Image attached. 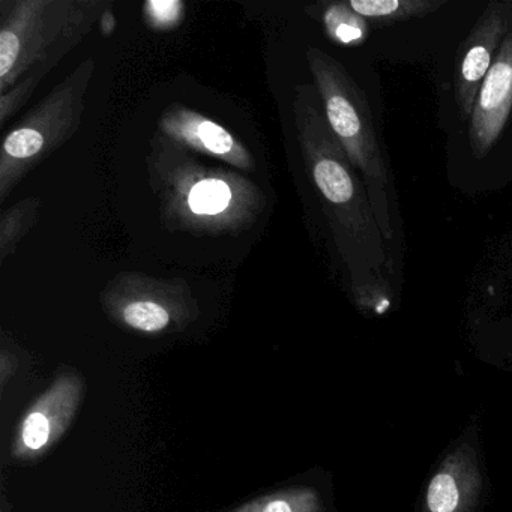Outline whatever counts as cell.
<instances>
[{"label":"cell","mask_w":512,"mask_h":512,"mask_svg":"<svg viewBox=\"0 0 512 512\" xmlns=\"http://www.w3.org/2000/svg\"><path fill=\"white\" fill-rule=\"evenodd\" d=\"M293 116L302 160L322 199L338 253L352 277V287L379 278L386 265V241L377 226L364 182L332 133L314 86H296Z\"/></svg>","instance_id":"6da1fadb"},{"label":"cell","mask_w":512,"mask_h":512,"mask_svg":"<svg viewBox=\"0 0 512 512\" xmlns=\"http://www.w3.org/2000/svg\"><path fill=\"white\" fill-rule=\"evenodd\" d=\"M146 166L161 220L172 232L236 235L251 229L265 212L266 196L254 182L232 170L205 166L158 131Z\"/></svg>","instance_id":"7a4b0ae2"},{"label":"cell","mask_w":512,"mask_h":512,"mask_svg":"<svg viewBox=\"0 0 512 512\" xmlns=\"http://www.w3.org/2000/svg\"><path fill=\"white\" fill-rule=\"evenodd\" d=\"M110 4L107 0H4L0 95L34 71L47 76L91 34Z\"/></svg>","instance_id":"3957f363"},{"label":"cell","mask_w":512,"mask_h":512,"mask_svg":"<svg viewBox=\"0 0 512 512\" xmlns=\"http://www.w3.org/2000/svg\"><path fill=\"white\" fill-rule=\"evenodd\" d=\"M307 64L326 121L361 175L383 239L391 241L389 172L367 97L349 71L319 47H308Z\"/></svg>","instance_id":"277c9868"},{"label":"cell","mask_w":512,"mask_h":512,"mask_svg":"<svg viewBox=\"0 0 512 512\" xmlns=\"http://www.w3.org/2000/svg\"><path fill=\"white\" fill-rule=\"evenodd\" d=\"M95 70L94 59L83 61L5 136L0 149V203L29 172L76 136Z\"/></svg>","instance_id":"5b68a950"},{"label":"cell","mask_w":512,"mask_h":512,"mask_svg":"<svg viewBox=\"0 0 512 512\" xmlns=\"http://www.w3.org/2000/svg\"><path fill=\"white\" fill-rule=\"evenodd\" d=\"M101 307L119 328L142 335L175 334L196 322L199 302L184 278L121 272L100 293Z\"/></svg>","instance_id":"8992f818"},{"label":"cell","mask_w":512,"mask_h":512,"mask_svg":"<svg viewBox=\"0 0 512 512\" xmlns=\"http://www.w3.org/2000/svg\"><path fill=\"white\" fill-rule=\"evenodd\" d=\"M85 392L80 374L68 371L56 377L23 415L11 445L13 458L35 461L44 457L73 424Z\"/></svg>","instance_id":"52a82bcc"},{"label":"cell","mask_w":512,"mask_h":512,"mask_svg":"<svg viewBox=\"0 0 512 512\" xmlns=\"http://www.w3.org/2000/svg\"><path fill=\"white\" fill-rule=\"evenodd\" d=\"M512 4L490 2L458 53L455 100L463 121H470L479 89L499 53L511 22Z\"/></svg>","instance_id":"ba28073f"},{"label":"cell","mask_w":512,"mask_h":512,"mask_svg":"<svg viewBox=\"0 0 512 512\" xmlns=\"http://www.w3.org/2000/svg\"><path fill=\"white\" fill-rule=\"evenodd\" d=\"M158 133L188 151L224 161L233 169L244 172L256 170V161L244 143L218 122L182 104H170L161 113Z\"/></svg>","instance_id":"9c48e42d"},{"label":"cell","mask_w":512,"mask_h":512,"mask_svg":"<svg viewBox=\"0 0 512 512\" xmlns=\"http://www.w3.org/2000/svg\"><path fill=\"white\" fill-rule=\"evenodd\" d=\"M512 110V10L508 32L479 89L469 125L476 158L485 157L499 139Z\"/></svg>","instance_id":"30bf717a"},{"label":"cell","mask_w":512,"mask_h":512,"mask_svg":"<svg viewBox=\"0 0 512 512\" xmlns=\"http://www.w3.org/2000/svg\"><path fill=\"white\" fill-rule=\"evenodd\" d=\"M482 491L478 455L463 443L446 455L425 491L422 512H473Z\"/></svg>","instance_id":"8fae6325"},{"label":"cell","mask_w":512,"mask_h":512,"mask_svg":"<svg viewBox=\"0 0 512 512\" xmlns=\"http://www.w3.org/2000/svg\"><path fill=\"white\" fill-rule=\"evenodd\" d=\"M445 0H350L349 7L380 25L424 17L443 7Z\"/></svg>","instance_id":"7c38bea8"},{"label":"cell","mask_w":512,"mask_h":512,"mask_svg":"<svg viewBox=\"0 0 512 512\" xmlns=\"http://www.w3.org/2000/svg\"><path fill=\"white\" fill-rule=\"evenodd\" d=\"M43 202L41 197L32 196L20 200L0 215V263L16 253L17 247L32 227L40 220Z\"/></svg>","instance_id":"4fadbf2b"},{"label":"cell","mask_w":512,"mask_h":512,"mask_svg":"<svg viewBox=\"0 0 512 512\" xmlns=\"http://www.w3.org/2000/svg\"><path fill=\"white\" fill-rule=\"evenodd\" d=\"M229 512H325L314 488L290 487L256 497Z\"/></svg>","instance_id":"5bb4252c"},{"label":"cell","mask_w":512,"mask_h":512,"mask_svg":"<svg viewBox=\"0 0 512 512\" xmlns=\"http://www.w3.org/2000/svg\"><path fill=\"white\" fill-rule=\"evenodd\" d=\"M323 23L329 38L340 44L362 43L368 35L367 22L349 7V2L329 5Z\"/></svg>","instance_id":"9a60e30c"},{"label":"cell","mask_w":512,"mask_h":512,"mask_svg":"<svg viewBox=\"0 0 512 512\" xmlns=\"http://www.w3.org/2000/svg\"><path fill=\"white\" fill-rule=\"evenodd\" d=\"M184 16L185 5L179 0H149L143 5V19L155 31L178 28Z\"/></svg>","instance_id":"2e32d148"},{"label":"cell","mask_w":512,"mask_h":512,"mask_svg":"<svg viewBox=\"0 0 512 512\" xmlns=\"http://www.w3.org/2000/svg\"><path fill=\"white\" fill-rule=\"evenodd\" d=\"M44 77L46 74L34 71L20 80L10 91L0 95V127H5L7 122L28 103Z\"/></svg>","instance_id":"e0dca14e"},{"label":"cell","mask_w":512,"mask_h":512,"mask_svg":"<svg viewBox=\"0 0 512 512\" xmlns=\"http://www.w3.org/2000/svg\"><path fill=\"white\" fill-rule=\"evenodd\" d=\"M17 367H19V362H17L16 353L8 349L7 344L4 343L2 352H0V380H2V389L4 391L8 380L16 374Z\"/></svg>","instance_id":"ac0fdd59"},{"label":"cell","mask_w":512,"mask_h":512,"mask_svg":"<svg viewBox=\"0 0 512 512\" xmlns=\"http://www.w3.org/2000/svg\"><path fill=\"white\" fill-rule=\"evenodd\" d=\"M98 25H100V31L104 38H109L110 35L115 32L118 22H116L115 13H113V2L110 4V7H107V10L104 11Z\"/></svg>","instance_id":"d6986e66"}]
</instances>
